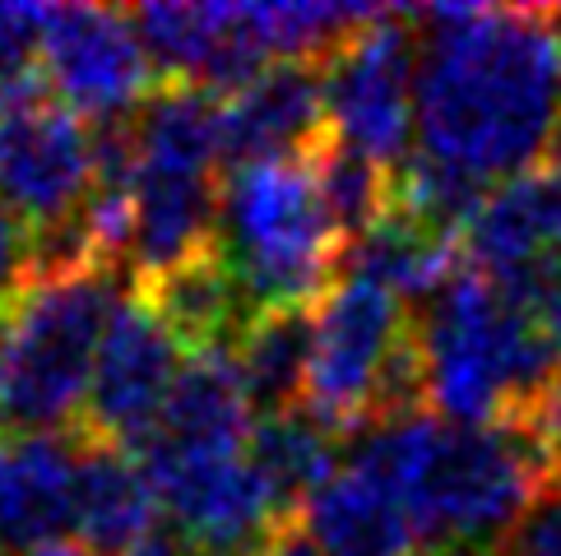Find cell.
Wrapping results in <instances>:
<instances>
[{
    "label": "cell",
    "instance_id": "1",
    "mask_svg": "<svg viewBox=\"0 0 561 556\" xmlns=\"http://www.w3.org/2000/svg\"><path fill=\"white\" fill-rule=\"evenodd\" d=\"M417 66V153L455 172L511 182L548 158L561 126V37L543 5H427Z\"/></svg>",
    "mask_w": 561,
    "mask_h": 556
},
{
    "label": "cell",
    "instance_id": "2",
    "mask_svg": "<svg viewBox=\"0 0 561 556\" xmlns=\"http://www.w3.org/2000/svg\"><path fill=\"white\" fill-rule=\"evenodd\" d=\"M348 464L404 501L427 543H501L552 483L515 422L455 427L440 417H394L353 441Z\"/></svg>",
    "mask_w": 561,
    "mask_h": 556
},
{
    "label": "cell",
    "instance_id": "3",
    "mask_svg": "<svg viewBox=\"0 0 561 556\" xmlns=\"http://www.w3.org/2000/svg\"><path fill=\"white\" fill-rule=\"evenodd\" d=\"M413 329L423 352L427 408H436L440 422H515L557 375V348L538 325V311L473 269H459L423 315H413Z\"/></svg>",
    "mask_w": 561,
    "mask_h": 556
},
{
    "label": "cell",
    "instance_id": "4",
    "mask_svg": "<svg viewBox=\"0 0 561 556\" xmlns=\"http://www.w3.org/2000/svg\"><path fill=\"white\" fill-rule=\"evenodd\" d=\"M130 288L126 269H89L19 292L0 315V436L79 431L98 344Z\"/></svg>",
    "mask_w": 561,
    "mask_h": 556
},
{
    "label": "cell",
    "instance_id": "5",
    "mask_svg": "<svg viewBox=\"0 0 561 556\" xmlns=\"http://www.w3.org/2000/svg\"><path fill=\"white\" fill-rule=\"evenodd\" d=\"M218 255L251 315L316 306L344 278L348 242L316 190L307 158L228 167L218 205Z\"/></svg>",
    "mask_w": 561,
    "mask_h": 556
},
{
    "label": "cell",
    "instance_id": "6",
    "mask_svg": "<svg viewBox=\"0 0 561 556\" xmlns=\"http://www.w3.org/2000/svg\"><path fill=\"white\" fill-rule=\"evenodd\" d=\"M413 334V311L376 278L344 274L316 302V344L302 408L334 436L376 422L380 385L399 344Z\"/></svg>",
    "mask_w": 561,
    "mask_h": 556
},
{
    "label": "cell",
    "instance_id": "7",
    "mask_svg": "<svg viewBox=\"0 0 561 556\" xmlns=\"http://www.w3.org/2000/svg\"><path fill=\"white\" fill-rule=\"evenodd\" d=\"M417 66L423 33L413 10H386L376 24L353 33L320 66L330 135L386 172H399L413 158L409 144L417 135Z\"/></svg>",
    "mask_w": 561,
    "mask_h": 556
},
{
    "label": "cell",
    "instance_id": "8",
    "mask_svg": "<svg viewBox=\"0 0 561 556\" xmlns=\"http://www.w3.org/2000/svg\"><path fill=\"white\" fill-rule=\"evenodd\" d=\"M191 348L176 339V329L163 321V311L139 288H130L112 311V325L98 344L89 404L75 436L103 445L139 450L153 436L158 417L168 408V394L182 375Z\"/></svg>",
    "mask_w": 561,
    "mask_h": 556
},
{
    "label": "cell",
    "instance_id": "9",
    "mask_svg": "<svg viewBox=\"0 0 561 556\" xmlns=\"http://www.w3.org/2000/svg\"><path fill=\"white\" fill-rule=\"evenodd\" d=\"M43 79L84 121H122L135 116L158 89L130 10L107 5H51Z\"/></svg>",
    "mask_w": 561,
    "mask_h": 556
},
{
    "label": "cell",
    "instance_id": "10",
    "mask_svg": "<svg viewBox=\"0 0 561 556\" xmlns=\"http://www.w3.org/2000/svg\"><path fill=\"white\" fill-rule=\"evenodd\" d=\"M93 195V126L61 97L33 93L0 112V205L28 228L84 209Z\"/></svg>",
    "mask_w": 561,
    "mask_h": 556
},
{
    "label": "cell",
    "instance_id": "11",
    "mask_svg": "<svg viewBox=\"0 0 561 556\" xmlns=\"http://www.w3.org/2000/svg\"><path fill=\"white\" fill-rule=\"evenodd\" d=\"M459 246L469 251L473 274L492 278L515 302L538 306L561 274V176L534 167L492 186Z\"/></svg>",
    "mask_w": 561,
    "mask_h": 556
},
{
    "label": "cell",
    "instance_id": "12",
    "mask_svg": "<svg viewBox=\"0 0 561 556\" xmlns=\"http://www.w3.org/2000/svg\"><path fill=\"white\" fill-rule=\"evenodd\" d=\"M130 24L158 84H195L232 97L274 66L251 28L247 5H135Z\"/></svg>",
    "mask_w": 561,
    "mask_h": 556
},
{
    "label": "cell",
    "instance_id": "13",
    "mask_svg": "<svg viewBox=\"0 0 561 556\" xmlns=\"http://www.w3.org/2000/svg\"><path fill=\"white\" fill-rule=\"evenodd\" d=\"M330 139L325 74L307 61H274L247 89L224 97V163H278L307 158Z\"/></svg>",
    "mask_w": 561,
    "mask_h": 556
},
{
    "label": "cell",
    "instance_id": "14",
    "mask_svg": "<svg viewBox=\"0 0 561 556\" xmlns=\"http://www.w3.org/2000/svg\"><path fill=\"white\" fill-rule=\"evenodd\" d=\"M255 431L251 394L237 371L232 348H199L186 357L168 394L158 427L135 454L139 460H209V454H247Z\"/></svg>",
    "mask_w": 561,
    "mask_h": 556
},
{
    "label": "cell",
    "instance_id": "15",
    "mask_svg": "<svg viewBox=\"0 0 561 556\" xmlns=\"http://www.w3.org/2000/svg\"><path fill=\"white\" fill-rule=\"evenodd\" d=\"M130 205L135 232L126 274L135 278V288L218 251V205H224V176L218 172L139 167Z\"/></svg>",
    "mask_w": 561,
    "mask_h": 556
},
{
    "label": "cell",
    "instance_id": "16",
    "mask_svg": "<svg viewBox=\"0 0 561 556\" xmlns=\"http://www.w3.org/2000/svg\"><path fill=\"white\" fill-rule=\"evenodd\" d=\"M79 445L61 436H5L0 441V538L10 556L61 543L75 529Z\"/></svg>",
    "mask_w": 561,
    "mask_h": 556
},
{
    "label": "cell",
    "instance_id": "17",
    "mask_svg": "<svg viewBox=\"0 0 561 556\" xmlns=\"http://www.w3.org/2000/svg\"><path fill=\"white\" fill-rule=\"evenodd\" d=\"M79 473H75V538L98 556L130 552L158 520V491L145 464L122 445H103L75 436Z\"/></svg>",
    "mask_w": 561,
    "mask_h": 556
},
{
    "label": "cell",
    "instance_id": "18",
    "mask_svg": "<svg viewBox=\"0 0 561 556\" xmlns=\"http://www.w3.org/2000/svg\"><path fill=\"white\" fill-rule=\"evenodd\" d=\"M297 514L325 556H417L423 543L404 501L353 468H339Z\"/></svg>",
    "mask_w": 561,
    "mask_h": 556
},
{
    "label": "cell",
    "instance_id": "19",
    "mask_svg": "<svg viewBox=\"0 0 561 556\" xmlns=\"http://www.w3.org/2000/svg\"><path fill=\"white\" fill-rule=\"evenodd\" d=\"M316 344V306H274L251 315V325L237 334V371L251 394L255 417L288 413L302 404L307 371Z\"/></svg>",
    "mask_w": 561,
    "mask_h": 556
},
{
    "label": "cell",
    "instance_id": "20",
    "mask_svg": "<svg viewBox=\"0 0 561 556\" xmlns=\"http://www.w3.org/2000/svg\"><path fill=\"white\" fill-rule=\"evenodd\" d=\"M139 292L163 311V321L176 329V339L191 352L232 348L237 334L251 325V306L218 251L199 255V260L172 269L163 278H153V283H145Z\"/></svg>",
    "mask_w": 561,
    "mask_h": 556
},
{
    "label": "cell",
    "instance_id": "21",
    "mask_svg": "<svg viewBox=\"0 0 561 556\" xmlns=\"http://www.w3.org/2000/svg\"><path fill=\"white\" fill-rule=\"evenodd\" d=\"M344 274L376 278L399 302H432V297L459 274V242L436 236L409 213H390L380 228L357 236L344 255Z\"/></svg>",
    "mask_w": 561,
    "mask_h": 556
},
{
    "label": "cell",
    "instance_id": "22",
    "mask_svg": "<svg viewBox=\"0 0 561 556\" xmlns=\"http://www.w3.org/2000/svg\"><path fill=\"white\" fill-rule=\"evenodd\" d=\"M247 460L270 483L284 514H297L339 473V436L320 427L307 408L255 417Z\"/></svg>",
    "mask_w": 561,
    "mask_h": 556
},
{
    "label": "cell",
    "instance_id": "23",
    "mask_svg": "<svg viewBox=\"0 0 561 556\" xmlns=\"http://www.w3.org/2000/svg\"><path fill=\"white\" fill-rule=\"evenodd\" d=\"M307 163H311L320 200H325V209L339 223V232H344L348 246L394 213V172H386L363 153L344 149L334 135L307 153Z\"/></svg>",
    "mask_w": 561,
    "mask_h": 556
},
{
    "label": "cell",
    "instance_id": "24",
    "mask_svg": "<svg viewBox=\"0 0 561 556\" xmlns=\"http://www.w3.org/2000/svg\"><path fill=\"white\" fill-rule=\"evenodd\" d=\"M515 427L529 436L534 454L543 460V473L548 483L561 487V371L552 375V381L534 394V404L515 417Z\"/></svg>",
    "mask_w": 561,
    "mask_h": 556
},
{
    "label": "cell",
    "instance_id": "25",
    "mask_svg": "<svg viewBox=\"0 0 561 556\" xmlns=\"http://www.w3.org/2000/svg\"><path fill=\"white\" fill-rule=\"evenodd\" d=\"M496 556H561V487L538 496L525 520L501 538Z\"/></svg>",
    "mask_w": 561,
    "mask_h": 556
},
{
    "label": "cell",
    "instance_id": "26",
    "mask_svg": "<svg viewBox=\"0 0 561 556\" xmlns=\"http://www.w3.org/2000/svg\"><path fill=\"white\" fill-rule=\"evenodd\" d=\"M28 246H33L28 223L0 205V315L28 288Z\"/></svg>",
    "mask_w": 561,
    "mask_h": 556
},
{
    "label": "cell",
    "instance_id": "27",
    "mask_svg": "<svg viewBox=\"0 0 561 556\" xmlns=\"http://www.w3.org/2000/svg\"><path fill=\"white\" fill-rule=\"evenodd\" d=\"M255 556H325V547L311 538V529L302 524V514H284V520L270 529V538L260 543Z\"/></svg>",
    "mask_w": 561,
    "mask_h": 556
},
{
    "label": "cell",
    "instance_id": "28",
    "mask_svg": "<svg viewBox=\"0 0 561 556\" xmlns=\"http://www.w3.org/2000/svg\"><path fill=\"white\" fill-rule=\"evenodd\" d=\"M122 556H195V543L176 524L163 520V524H153L145 538H139L130 552H122Z\"/></svg>",
    "mask_w": 561,
    "mask_h": 556
},
{
    "label": "cell",
    "instance_id": "29",
    "mask_svg": "<svg viewBox=\"0 0 561 556\" xmlns=\"http://www.w3.org/2000/svg\"><path fill=\"white\" fill-rule=\"evenodd\" d=\"M538 325H543V334H548V344L561 352V274L552 278V283H548V292L543 297H538Z\"/></svg>",
    "mask_w": 561,
    "mask_h": 556
},
{
    "label": "cell",
    "instance_id": "30",
    "mask_svg": "<svg viewBox=\"0 0 561 556\" xmlns=\"http://www.w3.org/2000/svg\"><path fill=\"white\" fill-rule=\"evenodd\" d=\"M28 556H98V552H93V547H84L79 538H61V543H47V547L28 552Z\"/></svg>",
    "mask_w": 561,
    "mask_h": 556
},
{
    "label": "cell",
    "instance_id": "31",
    "mask_svg": "<svg viewBox=\"0 0 561 556\" xmlns=\"http://www.w3.org/2000/svg\"><path fill=\"white\" fill-rule=\"evenodd\" d=\"M427 556H496V552L478 547V543H440V547H432Z\"/></svg>",
    "mask_w": 561,
    "mask_h": 556
},
{
    "label": "cell",
    "instance_id": "32",
    "mask_svg": "<svg viewBox=\"0 0 561 556\" xmlns=\"http://www.w3.org/2000/svg\"><path fill=\"white\" fill-rule=\"evenodd\" d=\"M543 167L561 176V126H557V135H552V144H548V158H543Z\"/></svg>",
    "mask_w": 561,
    "mask_h": 556
},
{
    "label": "cell",
    "instance_id": "33",
    "mask_svg": "<svg viewBox=\"0 0 561 556\" xmlns=\"http://www.w3.org/2000/svg\"><path fill=\"white\" fill-rule=\"evenodd\" d=\"M0 107H5V93H0Z\"/></svg>",
    "mask_w": 561,
    "mask_h": 556
}]
</instances>
